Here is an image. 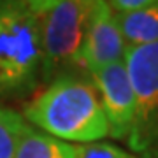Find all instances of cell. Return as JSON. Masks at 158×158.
Masks as SVG:
<instances>
[{
  "mask_svg": "<svg viewBox=\"0 0 158 158\" xmlns=\"http://www.w3.org/2000/svg\"><path fill=\"white\" fill-rule=\"evenodd\" d=\"M14 158H77V146L30 127L18 144Z\"/></svg>",
  "mask_w": 158,
  "mask_h": 158,
  "instance_id": "ba28073f",
  "label": "cell"
},
{
  "mask_svg": "<svg viewBox=\"0 0 158 158\" xmlns=\"http://www.w3.org/2000/svg\"><path fill=\"white\" fill-rule=\"evenodd\" d=\"M123 62L135 97L127 142L139 158H158V40L127 48Z\"/></svg>",
  "mask_w": 158,
  "mask_h": 158,
  "instance_id": "277c9868",
  "label": "cell"
},
{
  "mask_svg": "<svg viewBox=\"0 0 158 158\" xmlns=\"http://www.w3.org/2000/svg\"><path fill=\"white\" fill-rule=\"evenodd\" d=\"M127 44L119 30L116 12L111 9L107 0H95L77 65L93 72L111 63L123 62Z\"/></svg>",
  "mask_w": 158,
  "mask_h": 158,
  "instance_id": "8992f818",
  "label": "cell"
},
{
  "mask_svg": "<svg viewBox=\"0 0 158 158\" xmlns=\"http://www.w3.org/2000/svg\"><path fill=\"white\" fill-rule=\"evenodd\" d=\"M158 0H109V6L116 14L121 12H132L139 11L142 7H148L151 4H156Z\"/></svg>",
  "mask_w": 158,
  "mask_h": 158,
  "instance_id": "8fae6325",
  "label": "cell"
},
{
  "mask_svg": "<svg viewBox=\"0 0 158 158\" xmlns=\"http://www.w3.org/2000/svg\"><path fill=\"white\" fill-rule=\"evenodd\" d=\"M90 76L107 119L109 137L116 141L128 139L135 114V97L125 62L97 69L90 72Z\"/></svg>",
  "mask_w": 158,
  "mask_h": 158,
  "instance_id": "5b68a950",
  "label": "cell"
},
{
  "mask_svg": "<svg viewBox=\"0 0 158 158\" xmlns=\"http://www.w3.org/2000/svg\"><path fill=\"white\" fill-rule=\"evenodd\" d=\"M42 81V46L27 0H0V97H25Z\"/></svg>",
  "mask_w": 158,
  "mask_h": 158,
  "instance_id": "7a4b0ae2",
  "label": "cell"
},
{
  "mask_svg": "<svg viewBox=\"0 0 158 158\" xmlns=\"http://www.w3.org/2000/svg\"><path fill=\"white\" fill-rule=\"evenodd\" d=\"M127 48L144 46L158 40V2L139 11L116 14Z\"/></svg>",
  "mask_w": 158,
  "mask_h": 158,
  "instance_id": "52a82bcc",
  "label": "cell"
},
{
  "mask_svg": "<svg viewBox=\"0 0 158 158\" xmlns=\"http://www.w3.org/2000/svg\"><path fill=\"white\" fill-rule=\"evenodd\" d=\"M77 158H139L137 155L109 142H90L79 144Z\"/></svg>",
  "mask_w": 158,
  "mask_h": 158,
  "instance_id": "30bf717a",
  "label": "cell"
},
{
  "mask_svg": "<svg viewBox=\"0 0 158 158\" xmlns=\"http://www.w3.org/2000/svg\"><path fill=\"white\" fill-rule=\"evenodd\" d=\"M21 116L40 132L67 142L90 144L109 135L97 88L74 72L51 79L44 90L23 106Z\"/></svg>",
  "mask_w": 158,
  "mask_h": 158,
  "instance_id": "6da1fadb",
  "label": "cell"
},
{
  "mask_svg": "<svg viewBox=\"0 0 158 158\" xmlns=\"http://www.w3.org/2000/svg\"><path fill=\"white\" fill-rule=\"evenodd\" d=\"M30 125L19 113L0 104V158H14L16 148Z\"/></svg>",
  "mask_w": 158,
  "mask_h": 158,
  "instance_id": "9c48e42d",
  "label": "cell"
},
{
  "mask_svg": "<svg viewBox=\"0 0 158 158\" xmlns=\"http://www.w3.org/2000/svg\"><path fill=\"white\" fill-rule=\"evenodd\" d=\"M95 0H27L42 46V81L77 67Z\"/></svg>",
  "mask_w": 158,
  "mask_h": 158,
  "instance_id": "3957f363",
  "label": "cell"
}]
</instances>
